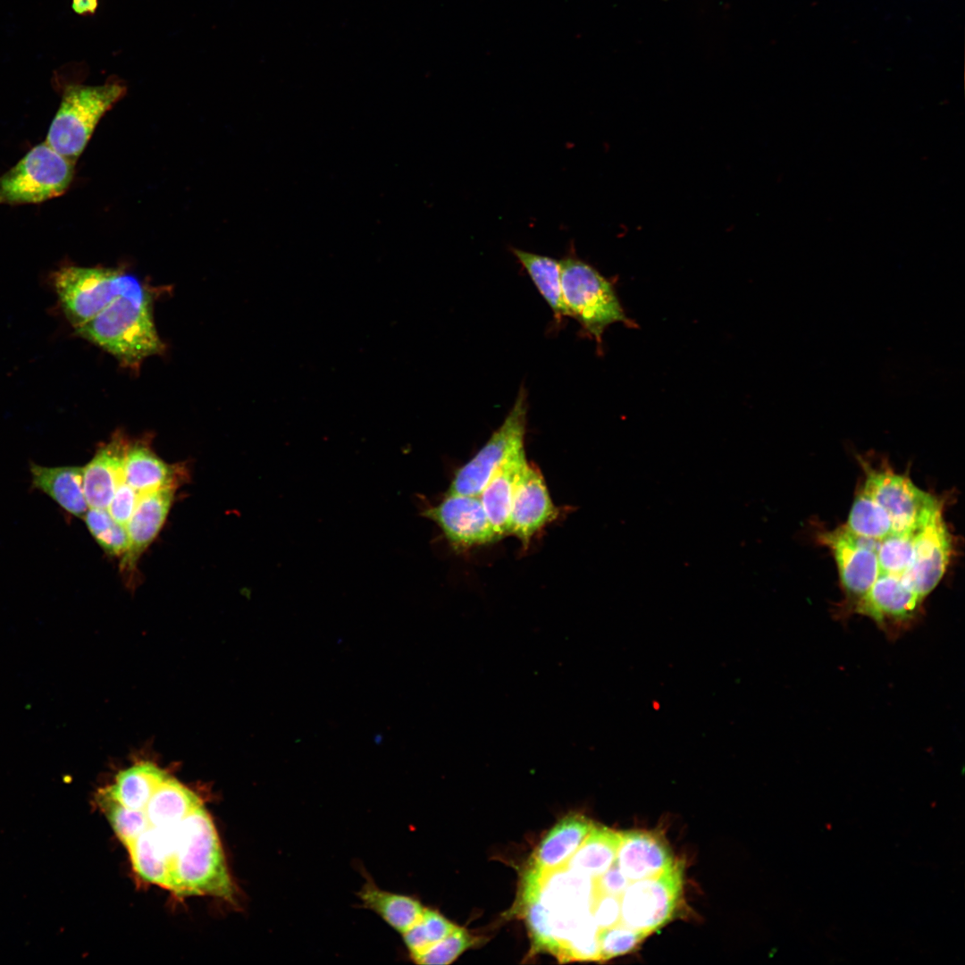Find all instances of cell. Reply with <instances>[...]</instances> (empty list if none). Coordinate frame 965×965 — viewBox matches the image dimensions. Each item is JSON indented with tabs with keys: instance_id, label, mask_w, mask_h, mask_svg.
<instances>
[{
	"instance_id": "1",
	"label": "cell",
	"mask_w": 965,
	"mask_h": 965,
	"mask_svg": "<svg viewBox=\"0 0 965 965\" xmlns=\"http://www.w3.org/2000/svg\"><path fill=\"white\" fill-rule=\"evenodd\" d=\"M53 283L79 334L122 365L136 366L164 349L153 318L151 294L135 275L70 265L54 273Z\"/></svg>"
},
{
	"instance_id": "2",
	"label": "cell",
	"mask_w": 965,
	"mask_h": 965,
	"mask_svg": "<svg viewBox=\"0 0 965 965\" xmlns=\"http://www.w3.org/2000/svg\"><path fill=\"white\" fill-rule=\"evenodd\" d=\"M169 890L178 895H212L234 901L235 888L218 835L203 804L178 825Z\"/></svg>"
},
{
	"instance_id": "3",
	"label": "cell",
	"mask_w": 965,
	"mask_h": 965,
	"mask_svg": "<svg viewBox=\"0 0 965 965\" xmlns=\"http://www.w3.org/2000/svg\"><path fill=\"white\" fill-rule=\"evenodd\" d=\"M563 298L575 318L600 346L605 329L616 323L635 327L616 293L613 283L593 266L573 254L560 260Z\"/></svg>"
},
{
	"instance_id": "4",
	"label": "cell",
	"mask_w": 965,
	"mask_h": 965,
	"mask_svg": "<svg viewBox=\"0 0 965 965\" xmlns=\"http://www.w3.org/2000/svg\"><path fill=\"white\" fill-rule=\"evenodd\" d=\"M126 91L125 85L115 79L97 86H69L63 92L46 142L61 155L75 161L101 118Z\"/></svg>"
},
{
	"instance_id": "5",
	"label": "cell",
	"mask_w": 965,
	"mask_h": 965,
	"mask_svg": "<svg viewBox=\"0 0 965 965\" xmlns=\"http://www.w3.org/2000/svg\"><path fill=\"white\" fill-rule=\"evenodd\" d=\"M74 164L46 141L38 144L0 177V205L38 204L63 195Z\"/></svg>"
},
{
	"instance_id": "6",
	"label": "cell",
	"mask_w": 965,
	"mask_h": 965,
	"mask_svg": "<svg viewBox=\"0 0 965 965\" xmlns=\"http://www.w3.org/2000/svg\"><path fill=\"white\" fill-rule=\"evenodd\" d=\"M684 863L663 873L631 882L621 894L620 922L649 936L678 915L684 901Z\"/></svg>"
},
{
	"instance_id": "7",
	"label": "cell",
	"mask_w": 965,
	"mask_h": 965,
	"mask_svg": "<svg viewBox=\"0 0 965 965\" xmlns=\"http://www.w3.org/2000/svg\"><path fill=\"white\" fill-rule=\"evenodd\" d=\"M527 410V391L522 386L501 425L479 451L456 472L446 493L480 495L497 468L524 449Z\"/></svg>"
},
{
	"instance_id": "8",
	"label": "cell",
	"mask_w": 965,
	"mask_h": 965,
	"mask_svg": "<svg viewBox=\"0 0 965 965\" xmlns=\"http://www.w3.org/2000/svg\"><path fill=\"white\" fill-rule=\"evenodd\" d=\"M819 537L835 558L845 593L846 604L841 616L843 617L853 614L856 605L880 573L877 559L879 541L858 536L844 525L825 532Z\"/></svg>"
},
{
	"instance_id": "9",
	"label": "cell",
	"mask_w": 965,
	"mask_h": 965,
	"mask_svg": "<svg viewBox=\"0 0 965 965\" xmlns=\"http://www.w3.org/2000/svg\"><path fill=\"white\" fill-rule=\"evenodd\" d=\"M862 487L887 514L894 532H914L940 501L917 487L905 474L865 467Z\"/></svg>"
},
{
	"instance_id": "10",
	"label": "cell",
	"mask_w": 965,
	"mask_h": 965,
	"mask_svg": "<svg viewBox=\"0 0 965 965\" xmlns=\"http://www.w3.org/2000/svg\"><path fill=\"white\" fill-rule=\"evenodd\" d=\"M952 551V537L943 517L940 500L914 532L912 554L901 575L902 581L924 600L942 580Z\"/></svg>"
},
{
	"instance_id": "11",
	"label": "cell",
	"mask_w": 965,
	"mask_h": 965,
	"mask_svg": "<svg viewBox=\"0 0 965 965\" xmlns=\"http://www.w3.org/2000/svg\"><path fill=\"white\" fill-rule=\"evenodd\" d=\"M922 601L900 575L880 573L853 613L869 617L895 640L918 621Z\"/></svg>"
},
{
	"instance_id": "12",
	"label": "cell",
	"mask_w": 965,
	"mask_h": 965,
	"mask_svg": "<svg viewBox=\"0 0 965 965\" xmlns=\"http://www.w3.org/2000/svg\"><path fill=\"white\" fill-rule=\"evenodd\" d=\"M421 515L434 522L456 550L489 544L500 537L491 523L480 495L448 494Z\"/></svg>"
},
{
	"instance_id": "13",
	"label": "cell",
	"mask_w": 965,
	"mask_h": 965,
	"mask_svg": "<svg viewBox=\"0 0 965 965\" xmlns=\"http://www.w3.org/2000/svg\"><path fill=\"white\" fill-rule=\"evenodd\" d=\"M558 516L539 468L526 462L517 480L511 505L509 534L526 548L532 538Z\"/></svg>"
},
{
	"instance_id": "14",
	"label": "cell",
	"mask_w": 965,
	"mask_h": 965,
	"mask_svg": "<svg viewBox=\"0 0 965 965\" xmlns=\"http://www.w3.org/2000/svg\"><path fill=\"white\" fill-rule=\"evenodd\" d=\"M172 487L140 495L126 529L129 543L121 557V572L129 580L135 575L142 553L155 539L168 516L174 498Z\"/></svg>"
},
{
	"instance_id": "15",
	"label": "cell",
	"mask_w": 965,
	"mask_h": 965,
	"mask_svg": "<svg viewBox=\"0 0 965 965\" xmlns=\"http://www.w3.org/2000/svg\"><path fill=\"white\" fill-rule=\"evenodd\" d=\"M616 863L630 881L656 877L676 861L663 834L658 830L620 831Z\"/></svg>"
},
{
	"instance_id": "16",
	"label": "cell",
	"mask_w": 965,
	"mask_h": 965,
	"mask_svg": "<svg viewBox=\"0 0 965 965\" xmlns=\"http://www.w3.org/2000/svg\"><path fill=\"white\" fill-rule=\"evenodd\" d=\"M130 442L115 434L83 466V488L89 508H108L117 487L124 482V462Z\"/></svg>"
},
{
	"instance_id": "17",
	"label": "cell",
	"mask_w": 965,
	"mask_h": 965,
	"mask_svg": "<svg viewBox=\"0 0 965 965\" xmlns=\"http://www.w3.org/2000/svg\"><path fill=\"white\" fill-rule=\"evenodd\" d=\"M178 825L149 826L127 847L135 871L145 881L169 889Z\"/></svg>"
},
{
	"instance_id": "18",
	"label": "cell",
	"mask_w": 965,
	"mask_h": 965,
	"mask_svg": "<svg viewBox=\"0 0 965 965\" xmlns=\"http://www.w3.org/2000/svg\"><path fill=\"white\" fill-rule=\"evenodd\" d=\"M186 479V470L160 458L143 441L130 443L124 462V482L139 495L164 488H177Z\"/></svg>"
},
{
	"instance_id": "19",
	"label": "cell",
	"mask_w": 965,
	"mask_h": 965,
	"mask_svg": "<svg viewBox=\"0 0 965 965\" xmlns=\"http://www.w3.org/2000/svg\"><path fill=\"white\" fill-rule=\"evenodd\" d=\"M593 826L591 820L578 814L562 818L537 847L534 872L546 874L564 868Z\"/></svg>"
},
{
	"instance_id": "20",
	"label": "cell",
	"mask_w": 965,
	"mask_h": 965,
	"mask_svg": "<svg viewBox=\"0 0 965 965\" xmlns=\"http://www.w3.org/2000/svg\"><path fill=\"white\" fill-rule=\"evenodd\" d=\"M365 879L357 895L361 906L378 915L389 927L404 933L421 918L424 907L415 897L381 888L367 871L361 868Z\"/></svg>"
},
{
	"instance_id": "21",
	"label": "cell",
	"mask_w": 965,
	"mask_h": 965,
	"mask_svg": "<svg viewBox=\"0 0 965 965\" xmlns=\"http://www.w3.org/2000/svg\"><path fill=\"white\" fill-rule=\"evenodd\" d=\"M32 486L71 515L83 518L88 509L83 488V466H29Z\"/></svg>"
},
{
	"instance_id": "22",
	"label": "cell",
	"mask_w": 965,
	"mask_h": 965,
	"mask_svg": "<svg viewBox=\"0 0 965 965\" xmlns=\"http://www.w3.org/2000/svg\"><path fill=\"white\" fill-rule=\"evenodd\" d=\"M526 462L524 449L513 454L497 468L480 493L485 512L500 538L509 534L512 499Z\"/></svg>"
},
{
	"instance_id": "23",
	"label": "cell",
	"mask_w": 965,
	"mask_h": 965,
	"mask_svg": "<svg viewBox=\"0 0 965 965\" xmlns=\"http://www.w3.org/2000/svg\"><path fill=\"white\" fill-rule=\"evenodd\" d=\"M170 775L151 761H140L120 771L105 789L127 808L144 810L155 790Z\"/></svg>"
},
{
	"instance_id": "24",
	"label": "cell",
	"mask_w": 965,
	"mask_h": 965,
	"mask_svg": "<svg viewBox=\"0 0 965 965\" xmlns=\"http://www.w3.org/2000/svg\"><path fill=\"white\" fill-rule=\"evenodd\" d=\"M201 804L194 792L169 776L153 793L144 810L150 826L169 827L180 823Z\"/></svg>"
},
{
	"instance_id": "25",
	"label": "cell",
	"mask_w": 965,
	"mask_h": 965,
	"mask_svg": "<svg viewBox=\"0 0 965 965\" xmlns=\"http://www.w3.org/2000/svg\"><path fill=\"white\" fill-rule=\"evenodd\" d=\"M621 839L620 831L593 826L565 868L593 879L615 862Z\"/></svg>"
},
{
	"instance_id": "26",
	"label": "cell",
	"mask_w": 965,
	"mask_h": 965,
	"mask_svg": "<svg viewBox=\"0 0 965 965\" xmlns=\"http://www.w3.org/2000/svg\"><path fill=\"white\" fill-rule=\"evenodd\" d=\"M514 256L527 272L555 317L569 315L563 298L560 261L513 248Z\"/></svg>"
},
{
	"instance_id": "27",
	"label": "cell",
	"mask_w": 965,
	"mask_h": 965,
	"mask_svg": "<svg viewBox=\"0 0 965 965\" xmlns=\"http://www.w3.org/2000/svg\"><path fill=\"white\" fill-rule=\"evenodd\" d=\"M844 526L858 536L877 541L894 532L887 514L863 488L854 499Z\"/></svg>"
},
{
	"instance_id": "28",
	"label": "cell",
	"mask_w": 965,
	"mask_h": 965,
	"mask_svg": "<svg viewBox=\"0 0 965 965\" xmlns=\"http://www.w3.org/2000/svg\"><path fill=\"white\" fill-rule=\"evenodd\" d=\"M96 800L116 836L126 847L150 826L145 810L125 807L105 788L98 791Z\"/></svg>"
},
{
	"instance_id": "29",
	"label": "cell",
	"mask_w": 965,
	"mask_h": 965,
	"mask_svg": "<svg viewBox=\"0 0 965 965\" xmlns=\"http://www.w3.org/2000/svg\"><path fill=\"white\" fill-rule=\"evenodd\" d=\"M457 927L437 910L424 907L419 920L401 934L410 959L424 952Z\"/></svg>"
},
{
	"instance_id": "30",
	"label": "cell",
	"mask_w": 965,
	"mask_h": 965,
	"mask_svg": "<svg viewBox=\"0 0 965 965\" xmlns=\"http://www.w3.org/2000/svg\"><path fill=\"white\" fill-rule=\"evenodd\" d=\"M91 535L108 555L122 557L129 543L126 526L118 524L106 508H89L83 516Z\"/></svg>"
},
{
	"instance_id": "31",
	"label": "cell",
	"mask_w": 965,
	"mask_h": 965,
	"mask_svg": "<svg viewBox=\"0 0 965 965\" xmlns=\"http://www.w3.org/2000/svg\"><path fill=\"white\" fill-rule=\"evenodd\" d=\"M914 532H893L879 541L877 559L880 573L900 576L903 574L911 558Z\"/></svg>"
},
{
	"instance_id": "32",
	"label": "cell",
	"mask_w": 965,
	"mask_h": 965,
	"mask_svg": "<svg viewBox=\"0 0 965 965\" xmlns=\"http://www.w3.org/2000/svg\"><path fill=\"white\" fill-rule=\"evenodd\" d=\"M649 936L619 922L598 934L600 961H606L635 951Z\"/></svg>"
},
{
	"instance_id": "33",
	"label": "cell",
	"mask_w": 965,
	"mask_h": 965,
	"mask_svg": "<svg viewBox=\"0 0 965 965\" xmlns=\"http://www.w3.org/2000/svg\"><path fill=\"white\" fill-rule=\"evenodd\" d=\"M474 943V937L464 928L457 927L448 936L412 959L416 964L447 965L453 962Z\"/></svg>"
},
{
	"instance_id": "34",
	"label": "cell",
	"mask_w": 965,
	"mask_h": 965,
	"mask_svg": "<svg viewBox=\"0 0 965 965\" xmlns=\"http://www.w3.org/2000/svg\"><path fill=\"white\" fill-rule=\"evenodd\" d=\"M139 497L140 495L134 489L122 482L117 487L107 510L114 521L126 526L137 507Z\"/></svg>"
},
{
	"instance_id": "35",
	"label": "cell",
	"mask_w": 965,
	"mask_h": 965,
	"mask_svg": "<svg viewBox=\"0 0 965 965\" xmlns=\"http://www.w3.org/2000/svg\"><path fill=\"white\" fill-rule=\"evenodd\" d=\"M620 897L597 893L592 906L593 919L599 929H605L620 922Z\"/></svg>"
},
{
	"instance_id": "36",
	"label": "cell",
	"mask_w": 965,
	"mask_h": 965,
	"mask_svg": "<svg viewBox=\"0 0 965 965\" xmlns=\"http://www.w3.org/2000/svg\"><path fill=\"white\" fill-rule=\"evenodd\" d=\"M597 893L620 897L631 883L621 872L616 861L602 875L593 879Z\"/></svg>"
},
{
	"instance_id": "37",
	"label": "cell",
	"mask_w": 965,
	"mask_h": 965,
	"mask_svg": "<svg viewBox=\"0 0 965 965\" xmlns=\"http://www.w3.org/2000/svg\"><path fill=\"white\" fill-rule=\"evenodd\" d=\"M98 6V0H72L71 7L79 15H92Z\"/></svg>"
}]
</instances>
